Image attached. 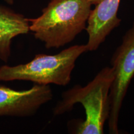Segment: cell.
<instances>
[{
	"instance_id": "2",
	"label": "cell",
	"mask_w": 134,
	"mask_h": 134,
	"mask_svg": "<svg viewBox=\"0 0 134 134\" xmlns=\"http://www.w3.org/2000/svg\"><path fill=\"white\" fill-rule=\"evenodd\" d=\"M114 78L113 68L104 67L86 86L75 85L62 94V100L53 109L54 115H62L80 103L86 114V119L77 127L74 133L103 134L109 114L110 89Z\"/></svg>"
},
{
	"instance_id": "5",
	"label": "cell",
	"mask_w": 134,
	"mask_h": 134,
	"mask_svg": "<svg viewBox=\"0 0 134 134\" xmlns=\"http://www.w3.org/2000/svg\"><path fill=\"white\" fill-rule=\"evenodd\" d=\"M52 98V90L48 85L35 84L29 90L21 91L0 85V117H31Z\"/></svg>"
},
{
	"instance_id": "6",
	"label": "cell",
	"mask_w": 134,
	"mask_h": 134,
	"mask_svg": "<svg viewBox=\"0 0 134 134\" xmlns=\"http://www.w3.org/2000/svg\"><path fill=\"white\" fill-rule=\"evenodd\" d=\"M120 0H103L95 5L89 16L85 30L88 34L86 46L88 51H94L105 41L115 28L120 24L117 17Z\"/></svg>"
},
{
	"instance_id": "1",
	"label": "cell",
	"mask_w": 134,
	"mask_h": 134,
	"mask_svg": "<svg viewBox=\"0 0 134 134\" xmlns=\"http://www.w3.org/2000/svg\"><path fill=\"white\" fill-rule=\"evenodd\" d=\"M91 6L88 0H51L41 16L29 19V31L48 49L62 47L86 29Z\"/></svg>"
},
{
	"instance_id": "7",
	"label": "cell",
	"mask_w": 134,
	"mask_h": 134,
	"mask_svg": "<svg viewBox=\"0 0 134 134\" xmlns=\"http://www.w3.org/2000/svg\"><path fill=\"white\" fill-rule=\"evenodd\" d=\"M29 31V19L0 4V60L8 62L11 56L13 39Z\"/></svg>"
},
{
	"instance_id": "3",
	"label": "cell",
	"mask_w": 134,
	"mask_h": 134,
	"mask_svg": "<svg viewBox=\"0 0 134 134\" xmlns=\"http://www.w3.org/2000/svg\"><path fill=\"white\" fill-rule=\"evenodd\" d=\"M87 52L86 45H75L57 54H37L24 64L2 65L0 66V81L22 80L39 85L66 86L71 81L77 59Z\"/></svg>"
},
{
	"instance_id": "4",
	"label": "cell",
	"mask_w": 134,
	"mask_h": 134,
	"mask_svg": "<svg viewBox=\"0 0 134 134\" xmlns=\"http://www.w3.org/2000/svg\"><path fill=\"white\" fill-rule=\"evenodd\" d=\"M114 78L110 89L109 132L119 133L118 123L120 110L134 76V21L122 37V43L116 48L110 60Z\"/></svg>"
},
{
	"instance_id": "8",
	"label": "cell",
	"mask_w": 134,
	"mask_h": 134,
	"mask_svg": "<svg viewBox=\"0 0 134 134\" xmlns=\"http://www.w3.org/2000/svg\"><path fill=\"white\" fill-rule=\"evenodd\" d=\"M88 1L91 3V4L92 5H96L98 4V3L101 2L103 0H88Z\"/></svg>"
},
{
	"instance_id": "9",
	"label": "cell",
	"mask_w": 134,
	"mask_h": 134,
	"mask_svg": "<svg viewBox=\"0 0 134 134\" xmlns=\"http://www.w3.org/2000/svg\"><path fill=\"white\" fill-rule=\"evenodd\" d=\"M3 1H4V2L6 3H7L8 4L13 5L14 3L16 0H3Z\"/></svg>"
}]
</instances>
